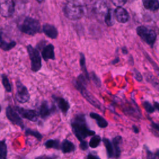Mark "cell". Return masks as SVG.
<instances>
[{"mask_svg": "<svg viewBox=\"0 0 159 159\" xmlns=\"http://www.w3.org/2000/svg\"><path fill=\"white\" fill-rule=\"evenodd\" d=\"M73 133L80 141H81L90 135H94L95 132L91 130L87 126L84 115H76L71 122Z\"/></svg>", "mask_w": 159, "mask_h": 159, "instance_id": "obj_1", "label": "cell"}, {"mask_svg": "<svg viewBox=\"0 0 159 159\" xmlns=\"http://www.w3.org/2000/svg\"><path fill=\"white\" fill-rule=\"evenodd\" d=\"M76 89L80 91V92L81 93L83 96L93 106L101 109V104L100 102L96 98H94L88 90L86 89V82L84 78L83 75H80L77 80L76 81L75 84Z\"/></svg>", "mask_w": 159, "mask_h": 159, "instance_id": "obj_2", "label": "cell"}, {"mask_svg": "<svg viewBox=\"0 0 159 159\" xmlns=\"http://www.w3.org/2000/svg\"><path fill=\"white\" fill-rule=\"evenodd\" d=\"M19 28L22 32L29 35H34L40 32V24L39 20L29 17L24 19Z\"/></svg>", "mask_w": 159, "mask_h": 159, "instance_id": "obj_3", "label": "cell"}, {"mask_svg": "<svg viewBox=\"0 0 159 159\" xmlns=\"http://www.w3.org/2000/svg\"><path fill=\"white\" fill-rule=\"evenodd\" d=\"M63 12L65 16L71 20H77L83 16L82 6L77 2L70 1L64 6Z\"/></svg>", "mask_w": 159, "mask_h": 159, "instance_id": "obj_4", "label": "cell"}, {"mask_svg": "<svg viewBox=\"0 0 159 159\" xmlns=\"http://www.w3.org/2000/svg\"><path fill=\"white\" fill-rule=\"evenodd\" d=\"M27 52L30 59L31 70L34 72H37L41 69L42 61L41 57L39 51L34 48L31 45H28L27 47Z\"/></svg>", "mask_w": 159, "mask_h": 159, "instance_id": "obj_5", "label": "cell"}, {"mask_svg": "<svg viewBox=\"0 0 159 159\" xmlns=\"http://www.w3.org/2000/svg\"><path fill=\"white\" fill-rule=\"evenodd\" d=\"M136 30L139 36L143 40L150 46H153L157 38V34L154 30L149 29L145 26H139Z\"/></svg>", "mask_w": 159, "mask_h": 159, "instance_id": "obj_6", "label": "cell"}, {"mask_svg": "<svg viewBox=\"0 0 159 159\" xmlns=\"http://www.w3.org/2000/svg\"><path fill=\"white\" fill-rule=\"evenodd\" d=\"M30 94L27 88L21 83L20 80L16 82V99L20 103H25L29 100Z\"/></svg>", "mask_w": 159, "mask_h": 159, "instance_id": "obj_7", "label": "cell"}, {"mask_svg": "<svg viewBox=\"0 0 159 159\" xmlns=\"http://www.w3.org/2000/svg\"><path fill=\"white\" fill-rule=\"evenodd\" d=\"M14 12L13 0H0V14L4 17L11 16Z\"/></svg>", "mask_w": 159, "mask_h": 159, "instance_id": "obj_8", "label": "cell"}, {"mask_svg": "<svg viewBox=\"0 0 159 159\" xmlns=\"http://www.w3.org/2000/svg\"><path fill=\"white\" fill-rule=\"evenodd\" d=\"M6 116H7V119L12 123L19 126L22 129L24 128V122H23L21 117L17 113V111L16 110H14L11 106H9L6 108Z\"/></svg>", "mask_w": 159, "mask_h": 159, "instance_id": "obj_9", "label": "cell"}, {"mask_svg": "<svg viewBox=\"0 0 159 159\" xmlns=\"http://www.w3.org/2000/svg\"><path fill=\"white\" fill-rule=\"evenodd\" d=\"M15 110L24 118L27 119L30 121L35 122L38 119L39 115L37 112L33 109H27L21 107L16 106Z\"/></svg>", "mask_w": 159, "mask_h": 159, "instance_id": "obj_10", "label": "cell"}, {"mask_svg": "<svg viewBox=\"0 0 159 159\" xmlns=\"http://www.w3.org/2000/svg\"><path fill=\"white\" fill-rule=\"evenodd\" d=\"M56 110V107L53 105H50L47 101L42 102L39 107V115L42 119H45L53 114Z\"/></svg>", "mask_w": 159, "mask_h": 159, "instance_id": "obj_11", "label": "cell"}, {"mask_svg": "<svg viewBox=\"0 0 159 159\" xmlns=\"http://www.w3.org/2000/svg\"><path fill=\"white\" fill-rule=\"evenodd\" d=\"M114 17L120 23H125L128 21L129 16L127 11L122 6L117 7L114 12Z\"/></svg>", "mask_w": 159, "mask_h": 159, "instance_id": "obj_12", "label": "cell"}, {"mask_svg": "<svg viewBox=\"0 0 159 159\" xmlns=\"http://www.w3.org/2000/svg\"><path fill=\"white\" fill-rule=\"evenodd\" d=\"M42 56L45 61L48 60H54L55 59V53H54V47L52 44L50 43L45 45L42 51Z\"/></svg>", "mask_w": 159, "mask_h": 159, "instance_id": "obj_13", "label": "cell"}, {"mask_svg": "<svg viewBox=\"0 0 159 159\" xmlns=\"http://www.w3.org/2000/svg\"><path fill=\"white\" fill-rule=\"evenodd\" d=\"M43 32L49 38L55 39L58 36V31L56 27L51 24H45L42 27Z\"/></svg>", "mask_w": 159, "mask_h": 159, "instance_id": "obj_14", "label": "cell"}, {"mask_svg": "<svg viewBox=\"0 0 159 159\" xmlns=\"http://www.w3.org/2000/svg\"><path fill=\"white\" fill-rule=\"evenodd\" d=\"M53 98L56 102L58 108L61 111V112L64 114H66L70 108V105L68 101L62 98L55 96H53Z\"/></svg>", "mask_w": 159, "mask_h": 159, "instance_id": "obj_15", "label": "cell"}, {"mask_svg": "<svg viewBox=\"0 0 159 159\" xmlns=\"http://www.w3.org/2000/svg\"><path fill=\"white\" fill-rule=\"evenodd\" d=\"M143 3L147 9L155 11L159 9V1L158 0H143Z\"/></svg>", "mask_w": 159, "mask_h": 159, "instance_id": "obj_16", "label": "cell"}, {"mask_svg": "<svg viewBox=\"0 0 159 159\" xmlns=\"http://www.w3.org/2000/svg\"><path fill=\"white\" fill-rule=\"evenodd\" d=\"M16 45L15 41H11L7 42L2 39V34L0 33V48L4 51H8L14 48Z\"/></svg>", "mask_w": 159, "mask_h": 159, "instance_id": "obj_17", "label": "cell"}, {"mask_svg": "<svg viewBox=\"0 0 159 159\" xmlns=\"http://www.w3.org/2000/svg\"><path fill=\"white\" fill-rule=\"evenodd\" d=\"M90 117L93 118L96 121L98 126L101 128H105L108 125L107 122L104 119V118H103L102 116H101L98 114H96L94 112H91Z\"/></svg>", "mask_w": 159, "mask_h": 159, "instance_id": "obj_18", "label": "cell"}, {"mask_svg": "<svg viewBox=\"0 0 159 159\" xmlns=\"http://www.w3.org/2000/svg\"><path fill=\"white\" fill-rule=\"evenodd\" d=\"M122 142V137L120 136H117L112 140V145L114 151V157L118 158L120 154V144Z\"/></svg>", "mask_w": 159, "mask_h": 159, "instance_id": "obj_19", "label": "cell"}, {"mask_svg": "<svg viewBox=\"0 0 159 159\" xmlns=\"http://www.w3.org/2000/svg\"><path fill=\"white\" fill-rule=\"evenodd\" d=\"M61 148L63 153H67L73 152L75 149V146L71 142L68 140H64L62 142Z\"/></svg>", "mask_w": 159, "mask_h": 159, "instance_id": "obj_20", "label": "cell"}, {"mask_svg": "<svg viewBox=\"0 0 159 159\" xmlns=\"http://www.w3.org/2000/svg\"><path fill=\"white\" fill-rule=\"evenodd\" d=\"M102 142L106 147L108 157L112 158L114 157V148L112 143L109 140V139L106 138H104L102 139Z\"/></svg>", "mask_w": 159, "mask_h": 159, "instance_id": "obj_21", "label": "cell"}, {"mask_svg": "<svg viewBox=\"0 0 159 159\" xmlns=\"http://www.w3.org/2000/svg\"><path fill=\"white\" fill-rule=\"evenodd\" d=\"M44 145L47 148H54L58 150L60 148V142L57 139H50L45 142Z\"/></svg>", "mask_w": 159, "mask_h": 159, "instance_id": "obj_22", "label": "cell"}, {"mask_svg": "<svg viewBox=\"0 0 159 159\" xmlns=\"http://www.w3.org/2000/svg\"><path fill=\"white\" fill-rule=\"evenodd\" d=\"M7 145L5 140H0V158L5 159L7 158Z\"/></svg>", "mask_w": 159, "mask_h": 159, "instance_id": "obj_23", "label": "cell"}, {"mask_svg": "<svg viewBox=\"0 0 159 159\" xmlns=\"http://www.w3.org/2000/svg\"><path fill=\"white\" fill-rule=\"evenodd\" d=\"M105 22L106 24L109 25L111 26L114 24V17H113V14L112 11L111 9H109L107 11L105 16Z\"/></svg>", "mask_w": 159, "mask_h": 159, "instance_id": "obj_24", "label": "cell"}, {"mask_svg": "<svg viewBox=\"0 0 159 159\" xmlns=\"http://www.w3.org/2000/svg\"><path fill=\"white\" fill-rule=\"evenodd\" d=\"M2 83L3 84L4 88H5L7 92H11L12 91V86L9 83V81L6 75H2Z\"/></svg>", "mask_w": 159, "mask_h": 159, "instance_id": "obj_25", "label": "cell"}, {"mask_svg": "<svg viewBox=\"0 0 159 159\" xmlns=\"http://www.w3.org/2000/svg\"><path fill=\"white\" fill-rule=\"evenodd\" d=\"M101 139L99 135H93V137L91 139L89 143V145L91 147V148H96L97 147L99 143L101 142Z\"/></svg>", "mask_w": 159, "mask_h": 159, "instance_id": "obj_26", "label": "cell"}, {"mask_svg": "<svg viewBox=\"0 0 159 159\" xmlns=\"http://www.w3.org/2000/svg\"><path fill=\"white\" fill-rule=\"evenodd\" d=\"M25 134L26 135H32L35 137V138H37L38 140H41L42 138V135H41V134L37 131L35 130H33L30 129H27L25 130Z\"/></svg>", "mask_w": 159, "mask_h": 159, "instance_id": "obj_27", "label": "cell"}, {"mask_svg": "<svg viewBox=\"0 0 159 159\" xmlns=\"http://www.w3.org/2000/svg\"><path fill=\"white\" fill-rule=\"evenodd\" d=\"M80 65H81V69L83 71V72L84 73L86 78L88 80H89V75H88V71L86 70V65H85V58H84V55L83 53L80 54Z\"/></svg>", "mask_w": 159, "mask_h": 159, "instance_id": "obj_28", "label": "cell"}, {"mask_svg": "<svg viewBox=\"0 0 159 159\" xmlns=\"http://www.w3.org/2000/svg\"><path fill=\"white\" fill-rule=\"evenodd\" d=\"M143 106L145 109L146 110V111L148 112V113H152L155 111V107L153 106H152V104L147 101L144 102L143 103Z\"/></svg>", "mask_w": 159, "mask_h": 159, "instance_id": "obj_29", "label": "cell"}, {"mask_svg": "<svg viewBox=\"0 0 159 159\" xmlns=\"http://www.w3.org/2000/svg\"><path fill=\"white\" fill-rule=\"evenodd\" d=\"M148 80L150 83H151L155 87V88H157L159 90V81L157 80H156L153 76H150V77L148 78Z\"/></svg>", "mask_w": 159, "mask_h": 159, "instance_id": "obj_30", "label": "cell"}, {"mask_svg": "<svg viewBox=\"0 0 159 159\" xmlns=\"http://www.w3.org/2000/svg\"><path fill=\"white\" fill-rule=\"evenodd\" d=\"M112 2L117 7L122 6L124 5L127 1V0H111Z\"/></svg>", "mask_w": 159, "mask_h": 159, "instance_id": "obj_31", "label": "cell"}, {"mask_svg": "<svg viewBox=\"0 0 159 159\" xmlns=\"http://www.w3.org/2000/svg\"><path fill=\"white\" fill-rule=\"evenodd\" d=\"M91 78H92V80H93L94 83L96 85H98V86H99L101 85V81L99 80V79L97 77V76H96L94 73H93V75L91 74Z\"/></svg>", "mask_w": 159, "mask_h": 159, "instance_id": "obj_32", "label": "cell"}, {"mask_svg": "<svg viewBox=\"0 0 159 159\" xmlns=\"http://www.w3.org/2000/svg\"><path fill=\"white\" fill-rule=\"evenodd\" d=\"M81 142H80V148L81 149V150H86L87 148H88V143L86 142V141H84V140H81V141H80Z\"/></svg>", "mask_w": 159, "mask_h": 159, "instance_id": "obj_33", "label": "cell"}, {"mask_svg": "<svg viewBox=\"0 0 159 159\" xmlns=\"http://www.w3.org/2000/svg\"><path fill=\"white\" fill-rule=\"evenodd\" d=\"M135 79L139 81H140L142 79V77L140 73L137 70H135Z\"/></svg>", "mask_w": 159, "mask_h": 159, "instance_id": "obj_34", "label": "cell"}, {"mask_svg": "<svg viewBox=\"0 0 159 159\" xmlns=\"http://www.w3.org/2000/svg\"><path fill=\"white\" fill-rule=\"evenodd\" d=\"M152 127H153L154 129H155L156 130H157L159 131V124H158L154 123V122H152Z\"/></svg>", "mask_w": 159, "mask_h": 159, "instance_id": "obj_35", "label": "cell"}, {"mask_svg": "<svg viewBox=\"0 0 159 159\" xmlns=\"http://www.w3.org/2000/svg\"><path fill=\"white\" fill-rule=\"evenodd\" d=\"M132 128H133V130H134V132H135V133H139V128L137 127V126H135V125H133V127H132Z\"/></svg>", "mask_w": 159, "mask_h": 159, "instance_id": "obj_36", "label": "cell"}, {"mask_svg": "<svg viewBox=\"0 0 159 159\" xmlns=\"http://www.w3.org/2000/svg\"><path fill=\"white\" fill-rule=\"evenodd\" d=\"M88 158H98V157H97V156H94V155H92V154H89L88 156Z\"/></svg>", "mask_w": 159, "mask_h": 159, "instance_id": "obj_37", "label": "cell"}, {"mask_svg": "<svg viewBox=\"0 0 159 159\" xmlns=\"http://www.w3.org/2000/svg\"><path fill=\"white\" fill-rule=\"evenodd\" d=\"M154 106H155V107L159 111V103L158 102H155L154 103Z\"/></svg>", "mask_w": 159, "mask_h": 159, "instance_id": "obj_38", "label": "cell"}, {"mask_svg": "<svg viewBox=\"0 0 159 159\" xmlns=\"http://www.w3.org/2000/svg\"><path fill=\"white\" fill-rule=\"evenodd\" d=\"M122 51H123V53H127V51L126 50V49H125V48L123 49V50H122Z\"/></svg>", "mask_w": 159, "mask_h": 159, "instance_id": "obj_39", "label": "cell"}, {"mask_svg": "<svg viewBox=\"0 0 159 159\" xmlns=\"http://www.w3.org/2000/svg\"><path fill=\"white\" fill-rule=\"evenodd\" d=\"M37 2H42L43 0H36Z\"/></svg>", "mask_w": 159, "mask_h": 159, "instance_id": "obj_40", "label": "cell"}, {"mask_svg": "<svg viewBox=\"0 0 159 159\" xmlns=\"http://www.w3.org/2000/svg\"><path fill=\"white\" fill-rule=\"evenodd\" d=\"M1 106H0V112H1Z\"/></svg>", "mask_w": 159, "mask_h": 159, "instance_id": "obj_41", "label": "cell"}]
</instances>
